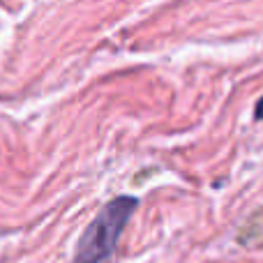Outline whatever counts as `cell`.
I'll list each match as a JSON object with an SVG mask.
<instances>
[{"label":"cell","mask_w":263,"mask_h":263,"mask_svg":"<svg viewBox=\"0 0 263 263\" xmlns=\"http://www.w3.org/2000/svg\"><path fill=\"white\" fill-rule=\"evenodd\" d=\"M136 208H139L136 196H118L109 201L79 238L72 263H104L114 254L120 233L127 227Z\"/></svg>","instance_id":"1"},{"label":"cell","mask_w":263,"mask_h":263,"mask_svg":"<svg viewBox=\"0 0 263 263\" xmlns=\"http://www.w3.org/2000/svg\"><path fill=\"white\" fill-rule=\"evenodd\" d=\"M256 118L263 120V97L259 100V104H256Z\"/></svg>","instance_id":"2"}]
</instances>
